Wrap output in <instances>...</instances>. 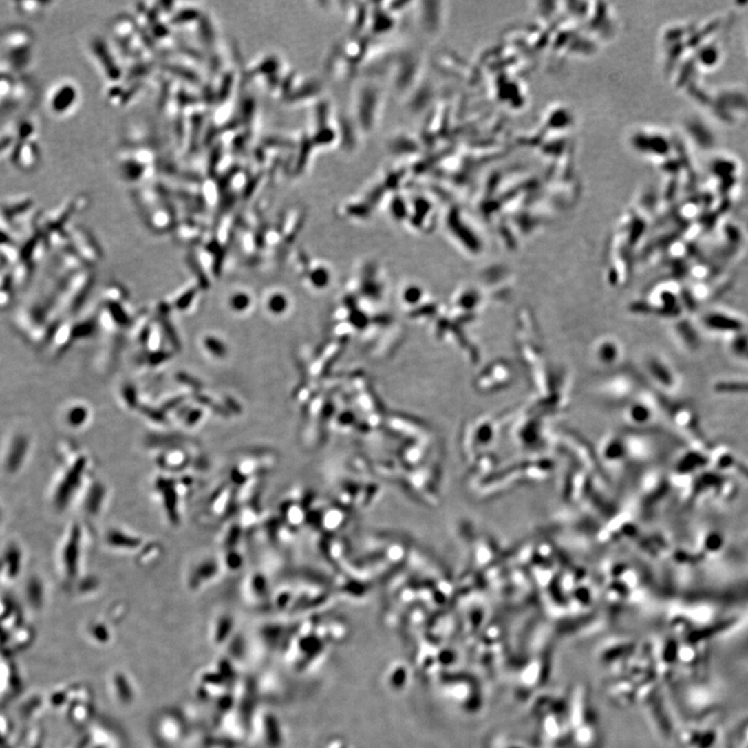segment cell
I'll return each instance as SVG.
<instances>
[{"label": "cell", "instance_id": "6da1fadb", "mask_svg": "<svg viewBox=\"0 0 748 748\" xmlns=\"http://www.w3.org/2000/svg\"><path fill=\"white\" fill-rule=\"evenodd\" d=\"M34 36L28 28L11 26L0 30V54L1 64L7 72H22L32 60Z\"/></svg>", "mask_w": 748, "mask_h": 748}, {"label": "cell", "instance_id": "7a4b0ae2", "mask_svg": "<svg viewBox=\"0 0 748 748\" xmlns=\"http://www.w3.org/2000/svg\"><path fill=\"white\" fill-rule=\"evenodd\" d=\"M76 101V87L66 81L52 85L46 96L47 109L56 116H65L72 111Z\"/></svg>", "mask_w": 748, "mask_h": 748}, {"label": "cell", "instance_id": "3957f363", "mask_svg": "<svg viewBox=\"0 0 748 748\" xmlns=\"http://www.w3.org/2000/svg\"><path fill=\"white\" fill-rule=\"evenodd\" d=\"M41 157L42 154L36 140L16 142L10 153V162L17 170L30 173L40 166Z\"/></svg>", "mask_w": 748, "mask_h": 748}, {"label": "cell", "instance_id": "277c9868", "mask_svg": "<svg viewBox=\"0 0 748 748\" xmlns=\"http://www.w3.org/2000/svg\"><path fill=\"white\" fill-rule=\"evenodd\" d=\"M248 291L239 286L230 289L226 297V306L233 315L242 317L252 309V297Z\"/></svg>", "mask_w": 748, "mask_h": 748}, {"label": "cell", "instance_id": "5b68a950", "mask_svg": "<svg viewBox=\"0 0 748 748\" xmlns=\"http://www.w3.org/2000/svg\"><path fill=\"white\" fill-rule=\"evenodd\" d=\"M12 129H13L16 142L36 140L39 131L38 124L34 119H30V118H26V119L18 122Z\"/></svg>", "mask_w": 748, "mask_h": 748}, {"label": "cell", "instance_id": "8992f818", "mask_svg": "<svg viewBox=\"0 0 748 748\" xmlns=\"http://www.w3.org/2000/svg\"><path fill=\"white\" fill-rule=\"evenodd\" d=\"M14 9L20 15L25 17L34 18L42 15L43 12L50 6V3H36V1H21L14 3Z\"/></svg>", "mask_w": 748, "mask_h": 748}, {"label": "cell", "instance_id": "52a82bcc", "mask_svg": "<svg viewBox=\"0 0 748 748\" xmlns=\"http://www.w3.org/2000/svg\"><path fill=\"white\" fill-rule=\"evenodd\" d=\"M15 142L16 138L12 128L1 132L0 133V155L8 152V151H11Z\"/></svg>", "mask_w": 748, "mask_h": 748}]
</instances>
